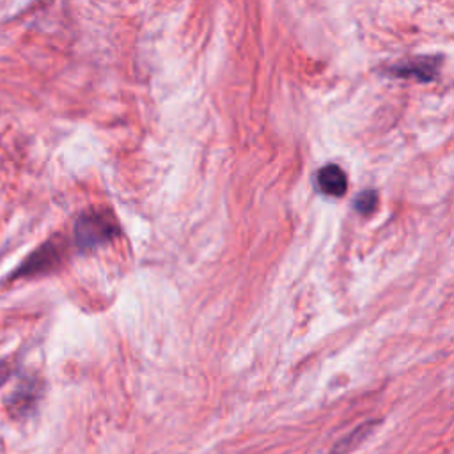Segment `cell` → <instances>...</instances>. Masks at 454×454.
<instances>
[{"instance_id": "obj_1", "label": "cell", "mask_w": 454, "mask_h": 454, "mask_svg": "<svg viewBox=\"0 0 454 454\" xmlns=\"http://www.w3.org/2000/svg\"><path fill=\"white\" fill-rule=\"evenodd\" d=\"M115 232L114 218L108 213H83L74 223V239L82 248H94L106 243Z\"/></svg>"}, {"instance_id": "obj_2", "label": "cell", "mask_w": 454, "mask_h": 454, "mask_svg": "<svg viewBox=\"0 0 454 454\" xmlns=\"http://www.w3.org/2000/svg\"><path fill=\"white\" fill-rule=\"evenodd\" d=\"M60 254V247L55 241H48L18 268V275H35L41 271H48L59 262Z\"/></svg>"}, {"instance_id": "obj_3", "label": "cell", "mask_w": 454, "mask_h": 454, "mask_svg": "<svg viewBox=\"0 0 454 454\" xmlns=\"http://www.w3.org/2000/svg\"><path fill=\"white\" fill-rule=\"evenodd\" d=\"M316 179H317L319 190L325 195L342 197L348 190V177H346L344 170L335 163H328V165L321 167Z\"/></svg>"}, {"instance_id": "obj_4", "label": "cell", "mask_w": 454, "mask_h": 454, "mask_svg": "<svg viewBox=\"0 0 454 454\" xmlns=\"http://www.w3.org/2000/svg\"><path fill=\"white\" fill-rule=\"evenodd\" d=\"M436 59H415L392 67L395 76H417L419 80H431L436 74Z\"/></svg>"}, {"instance_id": "obj_5", "label": "cell", "mask_w": 454, "mask_h": 454, "mask_svg": "<svg viewBox=\"0 0 454 454\" xmlns=\"http://www.w3.org/2000/svg\"><path fill=\"white\" fill-rule=\"evenodd\" d=\"M378 204V195L374 190H365L362 192L356 200H355V207L362 213V215H367V213H372L374 207Z\"/></svg>"}]
</instances>
